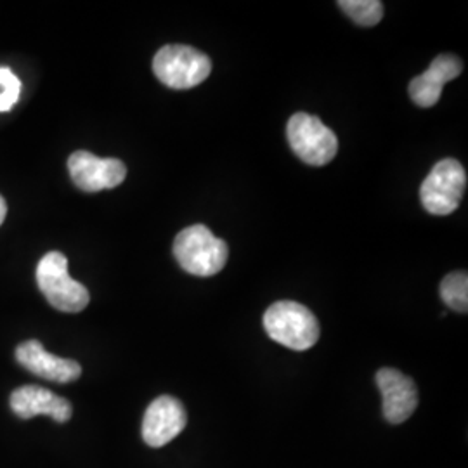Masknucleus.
I'll use <instances>...</instances> for the list:
<instances>
[{
  "mask_svg": "<svg viewBox=\"0 0 468 468\" xmlns=\"http://www.w3.org/2000/svg\"><path fill=\"white\" fill-rule=\"evenodd\" d=\"M153 71L162 84L176 90H186L207 80L212 71V61L198 49L174 44L156 52Z\"/></svg>",
  "mask_w": 468,
  "mask_h": 468,
  "instance_id": "obj_4",
  "label": "nucleus"
},
{
  "mask_svg": "<svg viewBox=\"0 0 468 468\" xmlns=\"http://www.w3.org/2000/svg\"><path fill=\"white\" fill-rule=\"evenodd\" d=\"M16 361L25 369L34 373L37 377L68 384L77 380L82 375V367L73 359H63L46 351L38 340H27L19 344L16 349Z\"/></svg>",
  "mask_w": 468,
  "mask_h": 468,
  "instance_id": "obj_10",
  "label": "nucleus"
},
{
  "mask_svg": "<svg viewBox=\"0 0 468 468\" xmlns=\"http://www.w3.org/2000/svg\"><path fill=\"white\" fill-rule=\"evenodd\" d=\"M21 92V82L9 68H0V112H9Z\"/></svg>",
  "mask_w": 468,
  "mask_h": 468,
  "instance_id": "obj_15",
  "label": "nucleus"
},
{
  "mask_svg": "<svg viewBox=\"0 0 468 468\" xmlns=\"http://www.w3.org/2000/svg\"><path fill=\"white\" fill-rule=\"evenodd\" d=\"M5 214H7V203L0 197V226H2V222L5 218Z\"/></svg>",
  "mask_w": 468,
  "mask_h": 468,
  "instance_id": "obj_16",
  "label": "nucleus"
},
{
  "mask_svg": "<svg viewBox=\"0 0 468 468\" xmlns=\"http://www.w3.org/2000/svg\"><path fill=\"white\" fill-rule=\"evenodd\" d=\"M69 177L85 193L113 189L127 177V167L118 158H100L89 151H75L68 158Z\"/></svg>",
  "mask_w": 468,
  "mask_h": 468,
  "instance_id": "obj_7",
  "label": "nucleus"
},
{
  "mask_svg": "<svg viewBox=\"0 0 468 468\" xmlns=\"http://www.w3.org/2000/svg\"><path fill=\"white\" fill-rule=\"evenodd\" d=\"M264 328L274 342L292 351H307L319 338L318 319L299 302L272 303L264 314Z\"/></svg>",
  "mask_w": 468,
  "mask_h": 468,
  "instance_id": "obj_2",
  "label": "nucleus"
},
{
  "mask_svg": "<svg viewBox=\"0 0 468 468\" xmlns=\"http://www.w3.org/2000/svg\"><path fill=\"white\" fill-rule=\"evenodd\" d=\"M338 5L359 27H375L384 17V4L378 0H340Z\"/></svg>",
  "mask_w": 468,
  "mask_h": 468,
  "instance_id": "obj_14",
  "label": "nucleus"
},
{
  "mask_svg": "<svg viewBox=\"0 0 468 468\" xmlns=\"http://www.w3.org/2000/svg\"><path fill=\"white\" fill-rule=\"evenodd\" d=\"M288 143L303 164L323 167L330 164L338 151V139L319 118L295 113L286 127Z\"/></svg>",
  "mask_w": 468,
  "mask_h": 468,
  "instance_id": "obj_6",
  "label": "nucleus"
},
{
  "mask_svg": "<svg viewBox=\"0 0 468 468\" xmlns=\"http://www.w3.org/2000/svg\"><path fill=\"white\" fill-rule=\"evenodd\" d=\"M37 284L50 305L61 313H80L90 302L89 290L69 276L68 259L61 251H49L40 259Z\"/></svg>",
  "mask_w": 468,
  "mask_h": 468,
  "instance_id": "obj_3",
  "label": "nucleus"
},
{
  "mask_svg": "<svg viewBox=\"0 0 468 468\" xmlns=\"http://www.w3.org/2000/svg\"><path fill=\"white\" fill-rule=\"evenodd\" d=\"M187 415L183 402L160 396L151 402L143 419V439L151 448H162L186 429Z\"/></svg>",
  "mask_w": 468,
  "mask_h": 468,
  "instance_id": "obj_8",
  "label": "nucleus"
},
{
  "mask_svg": "<svg viewBox=\"0 0 468 468\" xmlns=\"http://www.w3.org/2000/svg\"><path fill=\"white\" fill-rule=\"evenodd\" d=\"M463 63L454 54H439L425 73L410 84V98L420 108H432L441 100L442 87L460 77Z\"/></svg>",
  "mask_w": 468,
  "mask_h": 468,
  "instance_id": "obj_12",
  "label": "nucleus"
},
{
  "mask_svg": "<svg viewBox=\"0 0 468 468\" xmlns=\"http://www.w3.org/2000/svg\"><path fill=\"white\" fill-rule=\"evenodd\" d=\"M11 410L23 420L46 415L58 423H67L73 415V408L65 398L37 385L19 387L11 394Z\"/></svg>",
  "mask_w": 468,
  "mask_h": 468,
  "instance_id": "obj_11",
  "label": "nucleus"
},
{
  "mask_svg": "<svg viewBox=\"0 0 468 468\" xmlns=\"http://www.w3.org/2000/svg\"><path fill=\"white\" fill-rule=\"evenodd\" d=\"M467 174L454 158H444L425 177L420 187L423 208L432 216H450L465 195Z\"/></svg>",
  "mask_w": 468,
  "mask_h": 468,
  "instance_id": "obj_5",
  "label": "nucleus"
},
{
  "mask_svg": "<svg viewBox=\"0 0 468 468\" xmlns=\"http://www.w3.org/2000/svg\"><path fill=\"white\" fill-rule=\"evenodd\" d=\"M377 385L382 392L384 417L390 425L410 419L419 406V388L411 377L399 369L382 368L377 373Z\"/></svg>",
  "mask_w": 468,
  "mask_h": 468,
  "instance_id": "obj_9",
  "label": "nucleus"
},
{
  "mask_svg": "<svg viewBox=\"0 0 468 468\" xmlns=\"http://www.w3.org/2000/svg\"><path fill=\"white\" fill-rule=\"evenodd\" d=\"M174 255L186 272L208 278L220 272L228 262V245L207 226L195 224L183 229L174 241Z\"/></svg>",
  "mask_w": 468,
  "mask_h": 468,
  "instance_id": "obj_1",
  "label": "nucleus"
},
{
  "mask_svg": "<svg viewBox=\"0 0 468 468\" xmlns=\"http://www.w3.org/2000/svg\"><path fill=\"white\" fill-rule=\"evenodd\" d=\"M441 299L456 313H467L468 276L465 271L448 274L441 283Z\"/></svg>",
  "mask_w": 468,
  "mask_h": 468,
  "instance_id": "obj_13",
  "label": "nucleus"
}]
</instances>
